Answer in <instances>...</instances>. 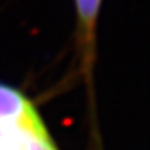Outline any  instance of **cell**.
Instances as JSON below:
<instances>
[{
    "label": "cell",
    "mask_w": 150,
    "mask_h": 150,
    "mask_svg": "<svg viewBox=\"0 0 150 150\" xmlns=\"http://www.w3.org/2000/svg\"><path fill=\"white\" fill-rule=\"evenodd\" d=\"M103 0H74L75 8V45H77L78 71L86 84L92 87L95 58H97L98 20Z\"/></svg>",
    "instance_id": "2"
},
{
    "label": "cell",
    "mask_w": 150,
    "mask_h": 150,
    "mask_svg": "<svg viewBox=\"0 0 150 150\" xmlns=\"http://www.w3.org/2000/svg\"><path fill=\"white\" fill-rule=\"evenodd\" d=\"M0 150H60L37 104L0 81Z\"/></svg>",
    "instance_id": "1"
}]
</instances>
